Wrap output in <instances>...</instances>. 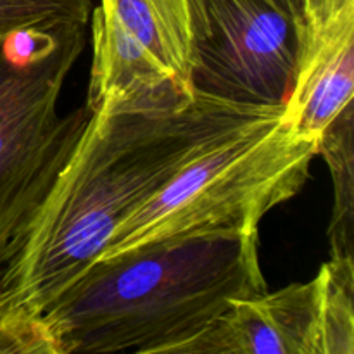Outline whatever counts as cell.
<instances>
[{
	"label": "cell",
	"mask_w": 354,
	"mask_h": 354,
	"mask_svg": "<svg viewBox=\"0 0 354 354\" xmlns=\"http://www.w3.org/2000/svg\"><path fill=\"white\" fill-rule=\"evenodd\" d=\"M196 92L176 107L104 104L90 113L0 270V318L40 317L183 166L237 128L283 109Z\"/></svg>",
	"instance_id": "1"
},
{
	"label": "cell",
	"mask_w": 354,
	"mask_h": 354,
	"mask_svg": "<svg viewBox=\"0 0 354 354\" xmlns=\"http://www.w3.org/2000/svg\"><path fill=\"white\" fill-rule=\"evenodd\" d=\"M259 232H203L95 263L40 315L57 354H178L232 303L266 292Z\"/></svg>",
	"instance_id": "2"
},
{
	"label": "cell",
	"mask_w": 354,
	"mask_h": 354,
	"mask_svg": "<svg viewBox=\"0 0 354 354\" xmlns=\"http://www.w3.org/2000/svg\"><path fill=\"white\" fill-rule=\"evenodd\" d=\"M318 144V137L299 133L283 109L237 128L131 213L95 263L183 234L259 232L273 207L306 185Z\"/></svg>",
	"instance_id": "3"
},
{
	"label": "cell",
	"mask_w": 354,
	"mask_h": 354,
	"mask_svg": "<svg viewBox=\"0 0 354 354\" xmlns=\"http://www.w3.org/2000/svg\"><path fill=\"white\" fill-rule=\"evenodd\" d=\"M73 26L45 54L24 55L0 40V270L44 203L90 118L83 107L61 116L59 97L85 47Z\"/></svg>",
	"instance_id": "4"
},
{
	"label": "cell",
	"mask_w": 354,
	"mask_h": 354,
	"mask_svg": "<svg viewBox=\"0 0 354 354\" xmlns=\"http://www.w3.org/2000/svg\"><path fill=\"white\" fill-rule=\"evenodd\" d=\"M209 33L194 88L239 104L283 106L304 23L275 0H206Z\"/></svg>",
	"instance_id": "5"
},
{
	"label": "cell",
	"mask_w": 354,
	"mask_h": 354,
	"mask_svg": "<svg viewBox=\"0 0 354 354\" xmlns=\"http://www.w3.org/2000/svg\"><path fill=\"white\" fill-rule=\"evenodd\" d=\"M178 354H320V280L235 301Z\"/></svg>",
	"instance_id": "6"
},
{
	"label": "cell",
	"mask_w": 354,
	"mask_h": 354,
	"mask_svg": "<svg viewBox=\"0 0 354 354\" xmlns=\"http://www.w3.org/2000/svg\"><path fill=\"white\" fill-rule=\"evenodd\" d=\"M353 92L354 6L320 26L304 24L283 118L299 133L320 138Z\"/></svg>",
	"instance_id": "7"
},
{
	"label": "cell",
	"mask_w": 354,
	"mask_h": 354,
	"mask_svg": "<svg viewBox=\"0 0 354 354\" xmlns=\"http://www.w3.org/2000/svg\"><path fill=\"white\" fill-rule=\"evenodd\" d=\"M93 9L140 45L176 88L196 95L194 69L209 33L206 0H99Z\"/></svg>",
	"instance_id": "8"
},
{
	"label": "cell",
	"mask_w": 354,
	"mask_h": 354,
	"mask_svg": "<svg viewBox=\"0 0 354 354\" xmlns=\"http://www.w3.org/2000/svg\"><path fill=\"white\" fill-rule=\"evenodd\" d=\"M354 106L348 104L320 137L318 154L327 161L334 183V207L328 225L330 258H353L354 220ZM354 259V258H353Z\"/></svg>",
	"instance_id": "9"
},
{
	"label": "cell",
	"mask_w": 354,
	"mask_h": 354,
	"mask_svg": "<svg viewBox=\"0 0 354 354\" xmlns=\"http://www.w3.org/2000/svg\"><path fill=\"white\" fill-rule=\"evenodd\" d=\"M320 354H354V259L320 266Z\"/></svg>",
	"instance_id": "10"
},
{
	"label": "cell",
	"mask_w": 354,
	"mask_h": 354,
	"mask_svg": "<svg viewBox=\"0 0 354 354\" xmlns=\"http://www.w3.org/2000/svg\"><path fill=\"white\" fill-rule=\"evenodd\" d=\"M92 0H0V40L26 28L88 24Z\"/></svg>",
	"instance_id": "11"
},
{
	"label": "cell",
	"mask_w": 354,
	"mask_h": 354,
	"mask_svg": "<svg viewBox=\"0 0 354 354\" xmlns=\"http://www.w3.org/2000/svg\"><path fill=\"white\" fill-rule=\"evenodd\" d=\"M0 354H57L41 317L0 318Z\"/></svg>",
	"instance_id": "12"
},
{
	"label": "cell",
	"mask_w": 354,
	"mask_h": 354,
	"mask_svg": "<svg viewBox=\"0 0 354 354\" xmlns=\"http://www.w3.org/2000/svg\"><path fill=\"white\" fill-rule=\"evenodd\" d=\"M354 6V0H301V10L306 26H320L341 10Z\"/></svg>",
	"instance_id": "13"
},
{
	"label": "cell",
	"mask_w": 354,
	"mask_h": 354,
	"mask_svg": "<svg viewBox=\"0 0 354 354\" xmlns=\"http://www.w3.org/2000/svg\"><path fill=\"white\" fill-rule=\"evenodd\" d=\"M275 2H279L280 6H282L283 9H286L287 12L294 17V19L299 21V23H304L303 10H301V0H275Z\"/></svg>",
	"instance_id": "14"
}]
</instances>
